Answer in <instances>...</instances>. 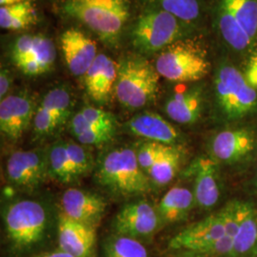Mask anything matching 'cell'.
<instances>
[{"mask_svg":"<svg viewBox=\"0 0 257 257\" xmlns=\"http://www.w3.org/2000/svg\"><path fill=\"white\" fill-rule=\"evenodd\" d=\"M211 13L227 55L244 61L257 47V0H211Z\"/></svg>","mask_w":257,"mask_h":257,"instance_id":"obj_1","label":"cell"},{"mask_svg":"<svg viewBox=\"0 0 257 257\" xmlns=\"http://www.w3.org/2000/svg\"><path fill=\"white\" fill-rule=\"evenodd\" d=\"M214 105L226 121H239L257 112V89L229 58H222L213 74Z\"/></svg>","mask_w":257,"mask_h":257,"instance_id":"obj_2","label":"cell"},{"mask_svg":"<svg viewBox=\"0 0 257 257\" xmlns=\"http://www.w3.org/2000/svg\"><path fill=\"white\" fill-rule=\"evenodd\" d=\"M97 183L120 196H137L152 191L149 175L138 164L135 149H111L99 156L95 168Z\"/></svg>","mask_w":257,"mask_h":257,"instance_id":"obj_3","label":"cell"},{"mask_svg":"<svg viewBox=\"0 0 257 257\" xmlns=\"http://www.w3.org/2000/svg\"><path fill=\"white\" fill-rule=\"evenodd\" d=\"M158 74L171 82H200L211 71L210 54L206 44L197 37H184L157 54Z\"/></svg>","mask_w":257,"mask_h":257,"instance_id":"obj_4","label":"cell"},{"mask_svg":"<svg viewBox=\"0 0 257 257\" xmlns=\"http://www.w3.org/2000/svg\"><path fill=\"white\" fill-rule=\"evenodd\" d=\"M63 11L110 45L118 42L130 18L128 0H66Z\"/></svg>","mask_w":257,"mask_h":257,"instance_id":"obj_5","label":"cell"},{"mask_svg":"<svg viewBox=\"0 0 257 257\" xmlns=\"http://www.w3.org/2000/svg\"><path fill=\"white\" fill-rule=\"evenodd\" d=\"M156 67L141 57H126L117 64L114 93L127 110H139L156 98L159 88Z\"/></svg>","mask_w":257,"mask_h":257,"instance_id":"obj_6","label":"cell"},{"mask_svg":"<svg viewBox=\"0 0 257 257\" xmlns=\"http://www.w3.org/2000/svg\"><path fill=\"white\" fill-rule=\"evenodd\" d=\"M193 28L157 7L141 15L132 30L133 45L143 54H158L184 37H192Z\"/></svg>","mask_w":257,"mask_h":257,"instance_id":"obj_7","label":"cell"},{"mask_svg":"<svg viewBox=\"0 0 257 257\" xmlns=\"http://www.w3.org/2000/svg\"><path fill=\"white\" fill-rule=\"evenodd\" d=\"M47 211L41 203L21 200L10 205L5 213V229L10 240L19 248L31 247L44 237Z\"/></svg>","mask_w":257,"mask_h":257,"instance_id":"obj_8","label":"cell"},{"mask_svg":"<svg viewBox=\"0 0 257 257\" xmlns=\"http://www.w3.org/2000/svg\"><path fill=\"white\" fill-rule=\"evenodd\" d=\"M54 42L42 35H24L12 47V59L23 74L35 76L48 73L55 64Z\"/></svg>","mask_w":257,"mask_h":257,"instance_id":"obj_9","label":"cell"},{"mask_svg":"<svg viewBox=\"0 0 257 257\" xmlns=\"http://www.w3.org/2000/svg\"><path fill=\"white\" fill-rule=\"evenodd\" d=\"M72 107L73 97L67 87L50 90L37 107L33 121L34 134L38 138L53 135L68 120Z\"/></svg>","mask_w":257,"mask_h":257,"instance_id":"obj_10","label":"cell"},{"mask_svg":"<svg viewBox=\"0 0 257 257\" xmlns=\"http://www.w3.org/2000/svg\"><path fill=\"white\" fill-rule=\"evenodd\" d=\"M10 183L22 189H33L49 175L48 153L41 150L17 151L9 156L6 166Z\"/></svg>","mask_w":257,"mask_h":257,"instance_id":"obj_11","label":"cell"},{"mask_svg":"<svg viewBox=\"0 0 257 257\" xmlns=\"http://www.w3.org/2000/svg\"><path fill=\"white\" fill-rule=\"evenodd\" d=\"M160 223L156 208L146 200H138L126 204L120 210L113 226L116 234L138 238L152 236Z\"/></svg>","mask_w":257,"mask_h":257,"instance_id":"obj_12","label":"cell"},{"mask_svg":"<svg viewBox=\"0 0 257 257\" xmlns=\"http://www.w3.org/2000/svg\"><path fill=\"white\" fill-rule=\"evenodd\" d=\"M37 108L27 92L7 95L0 102V131L11 139L19 140L33 123Z\"/></svg>","mask_w":257,"mask_h":257,"instance_id":"obj_13","label":"cell"},{"mask_svg":"<svg viewBox=\"0 0 257 257\" xmlns=\"http://www.w3.org/2000/svg\"><path fill=\"white\" fill-rule=\"evenodd\" d=\"M205 89L199 82L179 88L166 99L164 110L168 117L181 125H192L200 119L205 107Z\"/></svg>","mask_w":257,"mask_h":257,"instance_id":"obj_14","label":"cell"},{"mask_svg":"<svg viewBox=\"0 0 257 257\" xmlns=\"http://www.w3.org/2000/svg\"><path fill=\"white\" fill-rule=\"evenodd\" d=\"M62 213L73 220L96 228L107 203L100 195L81 189H68L61 196Z\"/></svg>","mask_w":257,"mask_h":257,"instance_id":"obj_15","label":"cell"},{"mask_svg":"<svg viewBox=\"0 0 257 257\" xmlns=\"http://www.w3.org/2000/svg\"><path fill=\"white\" fill-rule=\"evenodd\" d=\"M255 146L253 134L245 128H229L211 138L212 158L216 162L235 163L252 153Z\"/></svg>","mask_w":257,"mask_h":257,"instance_id":"obj_16","label":"cell"},{"mask_svg":"<svg viewBox=\"0 0 257 257\" xmlns=\"http://www.w3.org/2000/svg\"><path fill=\"white\" fill-rule=\"evenodd\" d=\"M60 46L71 74L84 76L97 56L96 43L76 29H70L60 37Z\"/></svg>","mask_w":257,"mask_h":257,"instance_id":"obj_17","label":"cell"},{"mask_svg":"<svg viewBox=\"0 0 257 257\" xmlns=\"http://www.w3.org/2000/svg\"><path fill=\"white\" fill-rule=\"evenodd\" d=\"M226 235L218 213L186 228L170 241V248L198 252L213 241Z\"/></svg>","mask_w":257,"mask_h":257,"instance_id":"obj_18","label":"cell"},{"mask_svg":"<svg viewBox=\"0 0 257 257\" xmlns=\"http://www.w3.org/2000/svg\"><path fill=\"white\" fill-rule=\"evenodd\" d=\"M96 228L76 222L61 213L58 218L59 248L74 257H92Z\"/></svg>","mask_w":257,"mask_h":257,"instance_id":"obj_19","label":"cell"},{"mask_svg":"<svg viewBox=\"0 0 257 257\" xmlns=\"http://www.w3.org/2000/svg\"><path fill=\"white\" fill-rule=\"evenodd\" d=\"M189 171L194 176L195 202L204 210L211 209L220 196L217 162L211 157L200 156L193 161Z\"/></svg>","mask_w":257,"mask_h":257,"instance_id":"obj_20","label":"cell"},{"mask_svg":"<svg viewBox=\"0 0 257 257\" xmlns=\"http://www.w3.org/2000/svg\"><path fill=\"white\" fill-rule=\"evenodd\" d=\"M130 134L166 145H175L180 139L178 130L168 120L154 111H144L135 115L126 123Z\"/></svg>","mask_w":257,"mask_h":257,"instance_id":"obj_21","label":"cell"},{"mask_svg":"<svg viewBox=\"0 0 257 257\" xmlns=\"http://www.w3.org/2000/svg\"><path fill=\"white\" fill-rule=\"evenodd\" d=\"M117 79V64L107 55H97L84 75L85 88L93 101L106 103L114 92Z\"/></svg>","mask_w":257,"mask_h":257,"instance_id":"obj_22","label":"cell"},{"mask_svg":"<svg viewBox=\"0 0 257 257\" xmlns=\"http://www.w3.org/2000/svg\"><path fill=\"white\" fill-rule=\"evenodd\" d=\"M195 204L192 191L184 187H174L161 198L156 211L161 223L173 224L186 218Z\"/></svg>","mask_w":257,"mask_h":257,"instance_id":"obj_23","label":"cell"},{"mask_svg":"<svg viewBox=\"0 0 257 257\" xmlns=\"http://www.w3.org/2000/svg\"><path fill=\"white\" fill-rule=\"evenodd\" d=\"M157 7L173 15L184 24L196 30L208 11V0H156Z\"/></svg>","mask_w":257,"mask_h":257,"instance_id":"obj_24","label":"cell"},{"mask_svg":"<svg viewBox=\"0 0 257 257\" xmlns=\"http://www.w3.org/2000/svg\"><path fill=\"white\" fill-rule=\"evenodd\" d=\"M257 250V220L253 208L246 203L238 232L233 238L231 257L247 256Z\"/></svg>","mask_w":257,"mask_h":257,"instance_id":"obj_25","label":"cell"},{"mask_svg":"<svg viewBox=\"0 0 257 257\" xmlns=\"http://www.w3.org/2000/svg\"><path fill=\"white\" fill-rule=\"evenodd\" d=\"M182 153L175 145H165L156 163L149 172L152 183L165 186L170 183L177 174L181 163Z\"/></svg>","mask_w":257,"mask_h":257,"instance_id":"obj_26","label":"cell"},{"mask_svg":"<svg viewBox=\"0 0 257 257\" xmlns=\"http://www.w3.org/2000/svg\"><path fill=\"white\" fill-rule=\"evenodd\" d=\"M116 118L110 111L87 106L73 116L70 121V130L74 136L89 128H116Z\"/></svg>","mask_w":257,"mask_h":257,"instance_id":"obj_27","label":"cell"},{"mask_svg":"<svg viewBox=\"0 0 257 257\" xmlns=\"http://www.w3.org/2000/svg\"><path fill=\"white\" fill-rule=\"evenodd\" d=\"M49 176L61 183L74 182L77 177L68 156L66 141L54 143L48 152Z\"/></svg>","mask_w":257,"mask_h":257,"instance_id":"obj_28","label":"cell"},{"mask_svg":"<svg viewBox=\"0 0 257 257\" xmlns=\"http://www.w3.org/2000/svg\"><path fill=\"white\" fill-rule=\"evenodd\" d=\"M36 21V11L28 0L19 4L1 6L0 26L9 31H18L29 27Z\"/></svg>","mask_w":257,"mask_h":257,"instance_id":"obj_29","label":"cell"},{"mask_svg":"<svg viewBox=\"0 0 257 257\" xmlns=\"http://www.w3.org/2000/svg\"><path fill=\"white\" fill-rule=\"evenodd\" d=\"M106 257H150L147 248L138 239L114 234L105 241Z\"/></svg>","mask_w":257,"mask_h":257,"instance_id":"obj_30","label":"cell"},{"mask_svg":"<svg viewBox=\"0 0 257 257\" xmlns=\"http://www.w3.org/2000/svg\"><path fill=\"white\" fill-rule=\"evenodd\" d=\"M66 148L77 179L92 171L94 160L88 148L74 141H66Z\"/></svg>","mask_w":257,"mask_h":257,"instance_id":"obj_31","label":"cell"},{"mask_svg":"<svg viewBox=\"0 0 257 257\" xmlns=\"http://www.w3.org/2000/svg\"><path fill=\"white\" fill-rule=\"evenodd\" d=\"M245 207H246V203L235 200V201L228 203L218 212V215L220 216L221 220L225 228L226 235L230 236L232 239L236 236L238 232L241 221L243 219Z\"/></svg>","mask_w":257,"mask_h":257,"instance_id":"obj_32","label":"cell"},{"mask_svg":"<svg viewBox=\"0 0 257 257\" xmlns=\"http://www.w3.org/2000/svg\"><path fill=\"white\" fill-rule=\"evenodd\" d=\"M165 145L166 144L146 140L145 142L139 143L137 149H135L138 164L147 175L161 155V153L163 152Z\"/></svg>","mask_w":257,"mask_h":257,"instance_id":"obj_33","label":"cell"},{"mask_svg":"<svg viewBox=\"0 0 257 257\" xmlns=\"http://www.w3.org/2000/svg\"><path fill=\"white\" fill-rule=\"evenodd\" d=\"M115 131L116 128H89L74 135V137L77 142L84 146H98L110 141L114 137Z\"/></svg>","mask_w":257,"mask_h":257,"instance_id":"obj_34","label":"cell"},{"mask_svg":"<svg viewBox=\"0 0 257 257\" xmlns=\"http://www.w3.org/2000/svg\"><path fill=\"white\" fill-rule=\"evenodd\" d=\"M233 250V239L225 235L221 238L213 241L205 248H203L199 253H203L209 256H230Z\"/></svg>","mask_w":257,"mask_h":257,"instance_id":"obj_35","label":"cell"},{"mask_svg":"<svg viewBox=\"0 0 257 257\" xmlns=\"http://www.w3.org/2000/svg\"><path fill=\"white\" fill-rule=\"evenodd\" d=\"M242 71L248 83L257 89V47L243 61Z\"/></svg>","mask_w":257,"mask_h":257,"instance_id":"obj_36","label":"cell"},{"mask_svg":"<svg viewBox=\"0 0 257 257\" xmlns=\"http://www.w3.org/2000/svg\"><path fill=\"white\" fill-rule=\"evenodd\" d=\"M12 78L8 70L2 69L0 73V99H4L9 92Z\"/></svg>","mask_w":257,"mask_h":257,"instance_id":"obj_37","label":"cell"},{"mask_svg":"<svg viewBox=\"0 0 257 257\" xmlns=\"http://www.w3.org/2000/svg\"><path fill=\"white\" fill-rule=\"evenodd\" d=\"M34 257H74L73 255H71V254H69V253H67V252H65L63 250H61L60 248L59 249H57V250H55V251H52V252H47V253H44V254H39V255H37V256Z\"/></svg>","mask_w":257,"mask_h":257,"instance_id":"obj_38","label":"cell"},{"mask_svg":"<svg viewBox=\"0 0 257 257\" xmlns=\"http://www.w3.org/2000/svg\"><path fill=\"white\" fill-rule=\"evenodd\" d=\"M25 1H28V0H0V5L1 6H9V5L22 3Z\"/></svg>","mask_w":257,"mask_h":257,"instance_id":"obj_39","label":"cell"},{"mask_svg":"<svg viewBox=\"0 0 257 257\" xmlns=\"http://www.w3.org/2000/svg\"><path fill=\"white\" fill-rule=\"evenodd\" d=\"M181 257H211L199 252H194V251H189V250H184V254Z\"/></svg>","mask_w":257,"mask_h":257,"instance_id":"obj_40","label":"cell"}]
</instances>
